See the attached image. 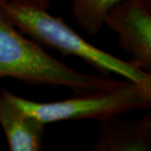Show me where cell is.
Listing matches in <instances>:
<instances>
[{
    "label": "cell",
    "mask_w": 151,
    "mask_h": 151,
    "mask_svg": "<svg viewBox=\"0 0 151 151\" xmlns=\"http://www.w3.org/2000/svg\"><path fill=\"white\" fill-rule=\"evenodd\" d=\"M95 151H149L151 149V114L126 122L117 116L101 121Z\"/></svg>",
    "instance_id": "5"
},
{
    "label": "cell",
    "mask_w": 151,
    "mask_h": 151,
    "mask_svg": "<svg viewBox=\"0 0 151 151\" xmlns=\"http://www.w3.org/2000/svg\"><path fill=\"white\" fill-rule=\"evenodd\" d=\"M3 78L64 86L76 92L105 88L118 81L109 76L83 74L68 67L24 37L0 13V80Z\"/></svg>",
    "instance_id": "2"
},
{
    "label": "cell",
    "mask_w": 151,
    "mask_h": 151,
    "mask_svg": "<svg viewBox=\"0 0 151 151\" xmlns=\"http://www.w3.org/2000/svg\"><path fill=\"white\" fill-rule=\"evenodd\" d=\"M120 1L122 0H73L72 13L81 29L95 35L103 28L107 12Z\"/></svg>",
    "instance_id": "7"
},
{
    "label": "cell",
    "mask_w": 151,
    "mask_h": 151,
    "mask_svg": "<svg viewBox=\"0 0 151 151\" xmlns=\"http://www.w3.org/2000/svg\"><path fill=\"white\" fill-rule=\"evenodd\" d=\"M1 93L24 112L45 125L66 120L108 118L151 107V89L127 78L105 88L78 91L63 100L41 103L19 97L3 89Z\"/></svg>",
    "instance_id": "3"
},
{
    "label": "cell",
    "mask_w": 151,
    "mask_h": 151,
    "mask_svg": "<svg viewBox=\"0 0 151 151\" xmlns=\"http://www.w3.org/2000/svg\"><path fill=\"white\" fill-rule=\"evenodd\" d=\"M104 25L119 37L132 64L151 71V0H122L107 12Z\"/></svg>",
    "instance_id": "4"
},
{
    "label": "cell",
    "mask_w": 151,
    "mask_h": 151,
    "mask_svg": "<svg viewBox=\"0 0 151 151\" xmlns=\"http://www.w3.org/2000/svg\"><path fill=\"white\" fill-rule=\"evenodd\" d=\"M0 1H7V0H0Z\"/></svg>",
    "instance_id": "9"
},
{
    "label": "cell",
    "mask_w": 151,
    "mask_h": 151,
    "mask_svg": "<svg viewBox=\"0 0 151 151\" xmlns=\"http://www.w3.org/2000/svg\"><path fill=\"white\" fill-rule=\"evenodd\" d=\"M0 125L11 151H39L45 134V124L24 112L0 94Z\"/></svg>",
    "instance_id": "6"
},
{
    "label": "cell",
    "mask_w": 151,
    "mask_h": 151,
    "mask_svg": "<svg viewBox=\"0 0 151 151\" xmlns=\"http://www.w3.org/2000/svg\"><path fill=\"white\" fill-rule=\"evenodd\" d=\"M12 1L25 3V4L32 5V6H35V7H38V8L47 10V8L49 7V5H50L51 0H12Z\"/></svg>",
    "instance_id": "8"
},
{
    "label": "cell",
    "mask_w": 151,
    "mask_h": 151,
    "mask_svg": "<svg viewBox=\"0 0 151 151\" xmlns=\"http://www.w3.org/2000/svg\"><path fill=\"white\" fill-rule=\"evenodd\" d=\"M0 13L12 26L38 43L64 55L78 57L104 76L113 73L151 89L150 73L90 44L62 19L51 16L45 9L7 0L0 1Z\"/></svg>",
    "instance_id": "1"
}]
</instances>
